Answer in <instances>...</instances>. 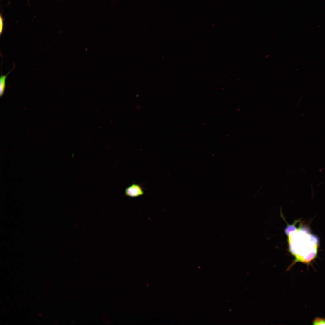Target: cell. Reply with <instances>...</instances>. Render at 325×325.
Instances as JSON below:
<instances>
[{
    "mask_svg": "<svg viewBox=\"0 0 325 325\" xmlns=\"http://www.w3.org/2000/svg\"><path fill=\"white\" fill-rule=\"evenodd\" d=\"M285 232L289 251L295 258L292 265L298 262L308 264L316 258L318 240L315 236L301 226L296 227L294 223L287 225Z\"/></svg>",
    "mask_w": 325,
    "mask_h": 325,
    "instance_id": "1",
    "label": "cell"
},
{
    "mask_svg": "<svg viewBox=\"0 0 325 325\" xmlns=\"http://www.w3.org/2000/svg\"><path fill=\"white\" fill-rule=\"evenodd\" d=\"M9 72L7 74L2 75L0 78V95L2 96L3 94L5 88V81L7 76L10 73Z\"/></svg>",
    "mask_w": 325,
    "mask_h": 325,
    "instance_id": "3",
    "label": "cell"
},
{
    "mask_svg": "<svg viewBox=\"0 0 325 325\" xmlns=\"http://www.w3.org/2000/svg\"><path fill=\"white\" fill-rule=\"evenodd\" d=\"M3 21L4 20L1 14L0 17V33L1 34L3 32Z\"/></svg>",
    "mask_w": 325,
    "mask_h": 325,
    "instance_id": "5",
    "label": "cell"
},
{
    "mask_svg": "<svg viewBox=\"0 0 325 325\" xmlns=\"http://www.w3.org/2000/svg\"><path fill=\"white\" fill-rule=\"evenodd\" d=\"M312 323L313 325H325V318L317 317L313 320Z\"/></svg>",
    "mask_w": 325,
    "mask_h": 325,
    "instance_id": "4",
    "label": "cell"
},
{
    "mask_svg": "<svg viewBox=\"0 0 325 325\" xmlns=\"http://www.w3.org/2000/svg\"><path fill=\"white\" fill-rule=\"evenodd\" d=\"M144 193V190L141 186L135 183L127 187L125 190V195L132 197L142 195Z\"/></svg>",
    "mask_w": 325,
    "mask_h": 325,
    "instance_id": "2",
    "label": "cell"
}]
</instances>
